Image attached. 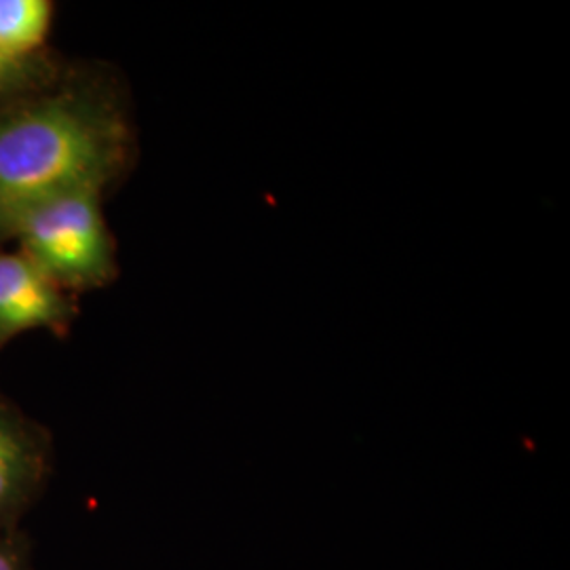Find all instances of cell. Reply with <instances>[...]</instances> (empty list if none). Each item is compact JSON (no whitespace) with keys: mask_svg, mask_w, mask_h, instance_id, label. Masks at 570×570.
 Returning a JSON list of instances; mask_svg holds the SVG:
<instances>
[{"mask_svg":"<svg viewBox=\"0 0 570 570\" xmlns=\"http://www.w3.org/2000/svg\"><path fill=\"white\" fill-rule=\"evenodd\" d=\"M47 473V440L35 423L0 402V532L35 501Z\"/></svg>","mask_w":570,"mask_h":570,"instance_id":"cell-4","label":"cell"},{"mask_svg":"<svg viewBox=\"0 0 570 570\" xmlns=\"http://www.w3.org/2000/svg\"><path fill=\"white\" fill-rule=\"evenodd\" d=\"M127 146L121 108L94 89H63L0 115V237L42 197L117 178Z\"/></svg>","mask_w":570,"mask_h":570,"instance_id":"cell-1","label":"cell"},{"mask_svg":"<svg viewBox=\"0 0 570 570\" xmlns=\"http://www.w3.org/2000/svg\"><path fill=\"white\" fill-rule=\"evenodd\" d=\"M41 77L39 61L18 58L0 47V100L30 89Z\"/></svg>","mask_w":570,"mask_h":570,"instance_id":"cell-6","label":"cell"},{"mask_svg":"<svg viewBox=\"0 0 570 570\" xmlns=\"http://www.w3.org/2000/svg\"><path fill=\"white\" fill-rule=\"evenodd\" d=\"M51 13L47 0H0V47L18 58L35 60L47 39Z\"/></svg>","mask_w":570,"mask_h":570,"instance_id":"cell-5","label":"cell"},{"mask_svg":"<svg viewBox=\"0 0 570 570\" xmlns=\"http://www.w3.org/2000/svg\"><path fill=\"white\" fill-rule=\"evenodd\" d=\"M23 550L11 530L0 532V570H23Z\"/></svg>","mask_w":570,"mask_h":570,"instance_id":"cell-7","label":"cell"},{"mask_svg":"<svg viewBox=\"0 0 570 570\" xmlns=\"http://www.w3.org/2000/svg\"><path fill=\"white\" fill-rule=\"evenodd\" d=\"M100 184H75L28 205L11 223L21 254L60 285L96 287L117 273L115 249L104 223Z\"/></svg>","mask_w":570,"mask_h":570,"instance_id":"cell-2","label":"cell"},{"mask_svg":"<svg viewBox=\"0 0 570 570\" xmlns=\"http://www.w3.org/2000/svg\"><path fill=\"white\" fill-rule=\"evenodd\" d=\"M75 305L26 254H0V345L26 330H63Z\"/></svg>","mask_w":570,"mask_h":570,"instance_id":"cell-3","label":"cell"}]
</instances>
